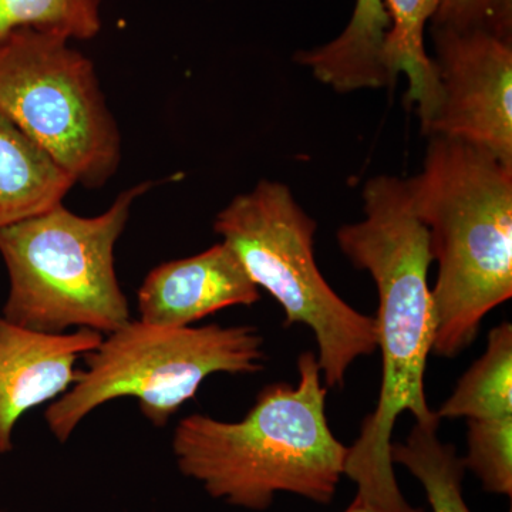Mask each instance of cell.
Instances as JSON below:
<instances>
[{"mask_svg": "<svg viewBox=\"0 0 512 512\" xmlns=\"http://www.w3.org/2000/svg\"><path fill=\"white\" fill-rule=\"evenodd\" d=\"M214 229L252 282L282 306L285 326L312 330L328 389L342 387L355 360L376 352L375 318L330 288L316 264V222L285 184L264 180L238 195L218 214Z\"/></svg>", "mask_w": 512, "mask_h": 512, "instance_id": "obj_6", "label": "cell"}, {"mask_svg": "<svg viewBox=\"0 0 512 512\" xmlns=\"http://www.w3.org/2000/svg\"><path fill=\"white\" fill-rule=\"evenodd\" d=\"M103 338L92 329L36 332L0 316V454L13 450V431L23 414L55 402L77 382V360Z\"/></svg>", "mask_w": 512, "mask_h": 512, "instance_id": "obj_9", "label": "cell"}, {"mask_svg": "<svg viewBox=\"0 0 512 512\" xmlns=\"http://www.w3.org/2000/svg\"><path fill=\"white\" fill-rule=\"evenodd\" d=\"M343 512H380L375 510V508L369 507V505H366L365 503H362V501L353 500V503L349 505L348 508H346Z\"/></svg>", "mask_w": 512, "mask_h": 512, "instance_id": "obj_19", "label": "cell"}, {"mask_svg": "<svg viewBox=\"0 0 512 512\" xmlns=\"http://www.w3.org/2000/svg\"><path fill=\"white\" fill-rule=\"evenodd\" d=\"M151 187L144 183L121 192L97 217H80L59 204L0 228V255L9 274L2 316L36 332L76 328L103 336L131 322L114 269V248L131 205Z\"/></svg>", "mask_w": 512, "mask_h": 512, "instance_id": "obj_4", "label": "cell"}, {"mask_svg": "<svg viewBox=\"0 0 512 512\" xmlns=\"http://www.w3.org/2000/svg\"><path fill=\"white\" fill-rule=\"evenodd\" d=\"M56 33L22 29L0 45V110L73 178L100 187L120 163V134L93 63Z\"/></svg>", "mask_w": 512, "mask_h": 512, "instance_id": "obj_7", "label": "cell"}, {"mask_svg": "<svg viewBox=\"0 0 512 512\" xmlns=\"http://www.w3.org/2000/svg\"><path fill=\"white\" fill-rule=\"evenodd\" d=\"M466 470L487 493L512 497V416L467 420Z\"/></svg>", "mask_w": 512, "mask_h": 512, "instance_id": "obj_17", "label": "cell"}, {"mask_svg": "<svg viewBox=\"0 0 512 512\" xmlns=\"http://www.w3.org/2000/svg\"><path fill=\"white\" fill-rule=\"evenodd\" d=\"M440 423L439 414L416 421L404 443H392L390 458L420 481L431 511L471 512L463 491L466 466L456 447L440 439Z\"/></svg>", "mask_w": 512, "mask_h": 512, "instance_id": "obj_15", "label": "cell"}, {"mask_svg": "<svg viewBox=\"0 0 512 512\" xmlns=\"http://www.w3.org/2000/svg\"><path fill=\"white\" fill-rule=\"evenodd\" d=\"M429 138L423 168L406 181L439 264L433 352L456 357L512 296V163L464 141Z\"/></svg>", "mask_w": 512, "mask_h": 512, "instance_id": "obj_3", "label": "cell"}, {"mask_svg": "<svg viewBox=\"0 0 512 512\" xmlns=\"http://www.w3.org/2000/svg\"><path fill=\"white\" fill-rule=\"evenodd\" d=\"M390 28L384 39L383 59L392 80L400 73L409 79L407 100L416 107L421 128L439 106L440 89L433 59L427 55V23L437 9V0H383Z\"/></svg>", "mask_w": 512, "mask_h": 512, "instance_id": "obj_13", "label": "cell"}, {"mask_svg": "<svg viewBox=\"0 0 512 512\" xmlns=\"http://www.w3.org/2000/svg\"><path fill=\"white\" fill-rule=\"evenodd\" d=\"M389 28L383 0H356L346 29L328 45L298 53L296 60L336 92L390 86L393 82L383 59Z\"/></svg>", "mask_w": 512, "mask_h": 512, "instance_id": "obj_11", "label": "cell"}, {"mask_svg": "<svg viewBox=\"0 0 512 512\" xmlns=\"http://www.w3.org/2000/svg\"><path fill=\"white\" fill-rule=\"evenodd\" d=\"M440 419H501L512 416V325L491 329L487 349L458 380Z\"/></svg>", "mask_w": 512, "mask_h": 512, "instance_id": "obj_14", "label": "cell"}, {"mask_svg": "<svg viewBox=\"0 0 512 512\" xmlns=\"http://www.w3.org/2000/svg\"><path fill=\"white\" fill-rule=\"evenodd\" d=\"M0 512H3L2 508H0Z\"/></svg>", "mask_w": 512, "mask_h": 512, "instance_id": "obj_20", "label": "cell"}, {"mask_svg": "<svg viewBox=\"0 0 512 512\" xmlns=\"http://www.w3.org/2000/svg\"><path fill=\"white\" fill-rule=\"evenodd\" d=\"M101 0H0V45L22 29L89 40L101 29Z\"/></svg>", "mask_w": 512, "mask_h": 512, "instance_id": "obj_16", "label": "cell"}, {"mask_svg": "<svg viewBox=\"0 0 512 512\" xmlns=\"http://www.w3.org/2000/svg\"><path fill=\"white\" fill-rule=\"evenodd\" d=\"M83 359L86 370L45 413L59 443H66L94 410L123 397L136 400L154 426H167L207 377L259 372L266 355L254 326L160 328L131 320Z\"/></svg>", "mask_w": 512, "mask_h": 512, "instance_id": "obj_5", "label": "cell"}, {"mask_svg": "<svg viewBox=\"0 0 512 512\" xmlns=\"http://www.w3.org/2000/svg\"><path fill=\"white\" fill-rule=\"evenodd\" d=\"M365 220L343 225L338 244L356 268L369 272L379 293L377 348L382 384L375 412L363 420L348 447L345 476L357 500L380 512H424L404 498L390 458L400 414L416 421L437 416L424 392L427 359L433 352L434 309L429 286V232L417 217L406 180L370 178L363 188Z\"/></svg>", "mask_w": 512, "mask_h": 512, "instance_id": "obj_1", "label": "cell"}, {"mask_svg": "<svg viewBox=\"0 0 512 512\" xmlns=\"http://www.w3.org/2000/svg\"><path fill=\"white\" fill-rule=\"evenodd\" d=\"M296 386L272 383L239 421L191 414L177 424L173 453L183 476L232 507L265 511L275 495L332 503L345 476L348 447L326 417L329 389L318 356L298 359Z\"/></svg>", "mask_w": 512, "mask_h": 512, "instance_id": "obj_2", "label": "cell"}, {"mask_svg": "<svg viewBox=\"0 0 512 512\" xmlns=\"http://www.w3.org/2000/svg\"><path fill=\"white\" fill-rule=\"evenodd\" d=\"M431 25L512 36V0H437Z\"/></svg>", "mask_w": 512, "mask_h": 512, "instance_id": "obj_18", "label": "cell"}, {"mask_svg": "<svg viewBox=\"0 0 512 512\" xmlns=\"http://www.w3.org/2000/svg\"><path fill=\"white\" fill-rule=\"evenodd\" d=\"M73 178L0 110V228L62 204Z\"/></svg>", "mask_w": 512, "mask_h": 512, "instance_id": "obj_12", "label": "cell"}, {"mask_svg": "<svg viewBox=\"0 0 512 512\" xmlns=\"http://www.w3.org/2000/svg\"><path fill=\"white\" fill-rule=\"evenodd\" d=\"M440 100L427 137H447L512 163V36L431 25Z\"/></svg>", "mask_w": 512, "mask_h": 512, "instance_id": "obj_8", "label": "cell"}, {"mask_svg": "<svg viewBox=\"0 0 512 512\" xmlns=\"http://www.w3.org/2000/svg\"><path fill=\"white\" fill-rule=\"evenodd\" d=\"M261 299L235 252L215 244L201 254L156 266L137 292L140 322L160 328H188L232 306Z\"/></svg>", "mask_w": 512, "mask_h": 512, "instance_id": "obj_10", "label": "cell"}]
</instances>
